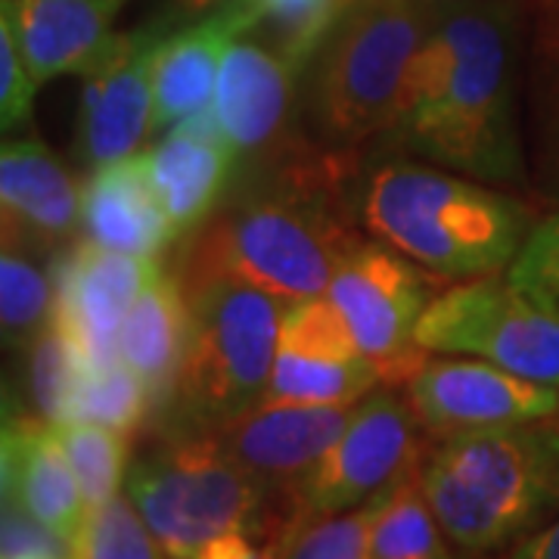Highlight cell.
Masks as SVG:
<instances>
[{
    "label": "cell",
    "mask_w": 559,
    "mask_h": 559,
    "mask_svg": "<svg viewBox=\"0 0 559 559\" xmlns=\"http://www.w3.org/2000/svg\"><path fill=\"white\" fill-rule=\"evenodd\" d=\"M417 345L436 355H476L525 380L559 385V320L495 274L429 301L417 323Z\"/></svg>",
    "instance_id": "cell-9"
},
{
    "label": "cell",
    "mask_w": 559,
    "mask_h": 559,
    "mask_svg": "<svg viewBox=\"0 0 559 559\" xmlns=\"http://www.w3.org/2000/svg\"><path fill=\"white\" fill-rule=\"evenodd\" d=\"M143 156L175 240L212 218L240 171V156L221 131L215 109L171 124Z\"/></svg>",
    "instance_id": "cell-18"
},
{
    "label": "cell",
    "mask_w": 559,
    "mask_h": 559,
    "mask_svg": "<svg viewBox=\"0 0 559 559\" xmlns=\"http://www.w3.org/2000/svg\"><path fill=\"white\" fill-rule=\"evenodd\" d=\"M382 491L348 513L326 516L301 528L283 559H370V535L380 513Z\"/></svg>",
    "instance_id": "cell-33"
},
{
    "label": "cell",
    "mask_w": 559,
    "mask_h": 559,
    "mask_svg": "<svg viewBox=\"0 0 559 559\" xmlns=\"http://www.w3.org/2000/svg\"><path fill=\"white\" fill-rule=\"evenodd\" d=\"M242 35L264 40L305 75L348 0H230Z\"/></svg>",
    "instance_id": "cell-26"
},
{
    "label": "cell",
    "mask_w": 559,
    "mask_h": 559,
    "mask_svg": "<svg viewBox=\"0 0 559 559\" xmlns=\"http://www.w3.org/2000/svg\"><path fill=\"white\" fill-rule=\"evenodd\" d=\"M3 503H13L28 520L44 525L66 544H75L87 507L75 469L62 451L60 432L38 414L3 417Z\"/></svg>",
    "instance_id": "cell-19"
},
{
    "label": "cell",
    "mask_w": 559,
    "mask_h": 559,
    "mask_svg": "<svg viewBox=\"0 0 559 559\" xmlns=\"http://www.w3.org/2000/svg\"><path fill=\"white\" fill-rule=\"evenodd\" d=\"M439 283V274L373 237L360 240L336 267L323 296L377 364L382 385H411L429 360L417 345V323Z\"/></svg>",
    "instance_id": "cell-8"
},
{
    "label": "cell",
    "mask_w": 559,
    "mask_h": 559,
    "mask_svg": "<svg viewBox=\"0 0 559 559\" xmlns=\"http://www.w3.org/2000/svg\"><path fill=\"white\" fill-rule=\"evenodd\" d=\"M419 429L411 401L401 399L399 389L385 385L360 399L345 432L296 488L293 532L299 535L311 522L355 510L414 469L423 460Z\"/></svg>",
    "instance_id": "cell-10"
},
{
    "label": "cell",
    "mask_w": 559,
    "mask_h": 559,
    "mask_svg": "<svg viewBox=\"0 0 559 559\" xmlns=\"http://www.w3.org/2000/svg\"><path fill=\"white\" fill-rule=\"evenodd\" d=\"M124 495L171 559H283L293 503L264 488L215 432H178L131 460Z\"/></svg>",
    "instance_id": "cell-3"
},
{
    "label": "cell",
    "mask_w": 559,
    "mask_h": 559,
    "mask_svg": "<svg viewBox=\"0 0 559 559\" xmlns=\"http://www.w3.org/2000/svg\"><path fill=\"white\" fill-rule=\"evenodd\" d=\"M451 544L491 557L559 516L557 417L441 439L417 466Z\"/></svg>",
    "instance_id": "cell-5"
},
{
    "label": "cell",
    "mask_w": 559,
    "mask_h": 559,
    "mask_svg": "<svg viewBox=\"0 0 559 559\" xmlns=\"http://www.w3.org/2000/svg\"><path fill=\"white\" fill-rule=\"evenodd\" d=\"M498 559H559V516L540 525L538 532L498 550Z\"/></svg>",
    "instance_id": "cell-35"
},
{
    "label": "cell",
    "mask_w": 559,
    "mask_h": 559,
    "mask_svg": "<svg viewBox=\"0 0 559 559\" xmlns=\"http://www.w3.org/2000/svg\"><path fill=\"white\" fill-rule=\"evenodd\" d=\"M53 318V277L38 255L3 249L0 255V330L3 348H28Z\"/></svg>",
    "instance_id": "cell-28"
},
{
    "label": "cell",
    "mask_w": 559,
    "mask_h": 559,
    "mask_svg": "<svg viewBox=\"0 0 559 559\" xmlns=\"http://www.w3.org/2000/svg\"><path fill=\"white\" fill-rule=\"evenodd\" d=\"M3 249L57 255L81 230V187L38 138H13L0 150Z\"/></svg>",
    "instance_id": "cell-17"
},
{
    "label": "cell",
    "mask_w": 559,
    "mask_h": 559,
    "mask_svg": "<svg viewBox=\"0 0 559 559\" xmlns=\"http://www.w3.org/2000/svg\"><path fill=\"white\" fill-rule=\"evenodd\" d=\"M432 13L423 0H348L301 79L305 134L342 153L382 140Z\"/></svg>",
    "instance_id": "cell-6"
},
{
    "label": "cell",
    "mask_w": 559,
    "mask_h": 559,
    "mask_svg": "<svg viewBox=\"0 0 559 559\" xmlns=\"http://www.w3.org/2000/svg\"><path fill=\"white\" fill-rule=\"evenodd\" d=\"M358 404L318 407L261 399L246 414L224 423L215 436L249 476L293 503L301 479L333 448Z\"/></svg>",
    "instance_id": "cell-16"
},
{
    "label": "cell",
    "mask_w": 559,
    "mask_h": 559,
    "mask_svg": "<svg viewBox=\"0 0 559 559\" xmlns=\"http://www.w3.org/2000/svg\"><path fill=\"white\" fill-rule=\"evenodd\" d=\"M84 364L72 342L62 336V330L50 320L40 336L28 345V360H25V385L32 399V414L62 423L69 414V401L75 395Z\"/></svg>",
    "instance_id": "cell-30"
},
{
    "label": "cell",
    "mask_w": 559,
    "mask_h": 559,
    "mask_svg": "<svg viewBox=\"0 0 559 559\" xmlns=\"http://www.w3.org/2000/svg\"><path fill=\"white\" fill-rule=\"evenodd\" d=\"M429 10H441V7H454V3H466V0H423Z\"/></svg>",
    "instance_id": "cell-36"
},
{
    "label": "cell",
    "mask_w": 559,
    "mask_h": 559,
    "mask_svg": "<svg viewBox=\"0 0 559 559\" xmlns=\"http://www.w3.org/2000/svg\"><path fill=\"white\" fill-rule=\"evenodd\" d=\"M240 35L242 22L230 0L200 20L168 28L153 60V134L212 109L224 53Z\"/></svg>",
    "instance_id": "cell-20"
},
{
    "label": "cell",
    "mask_w": 559,
    "mask_h": 559,
    "mask_svg": "<svg viewBox=\"0 0 559 559\" xmlns=\"http://www.w3.org/2000/svg\"><path fill=\"white\" fill-rule=\"evenodd\" d=\"M190 340V299L175 271L156 267L121 323L119 358L146 382L153 414L178 382ZM153 419V417H150Z\"/></svg>",
    "instance_id": "cell-23"
},
{
    "label": "cell",
    "mask_w": 559,
    "mask_h": 559,
    "mask_svg": "<svg viewBox=\"0 0 559 559\" xmlns=\"http://www.w3.org/2000/svg\"><path fill=\"white\" fill-rule=\"evenodd\" d=\"M377 385V364L364 355L333 301L311 296L286 305L264 399L340 407L358 404Z\"/></svg>",
    "instance_id": "cell-12"
},
{
    "label": "cell",
    "mask_w": 559,
    "mask_h": 559,
    "mask_svg": "<svg viewBox=\"0 0 559 559\" xmlns=\"http://www.w3.org/2000/svg\"><path fill=\"white\" fill-rule=\"evenodd\" d=\"M81 234L103 249L156 261L175 242L143 153L91 168L81 183Z\"/></svg>",
    "instance_id": "cell-21"
},
{
    "label": "cell",
    "mask_w": 559,
    "mask_h": 559,
    "mask_svg": "<svg viewBox=\"0 0 559 559\" xmlns=\"http://www.w3.org/2000/svg\"><path fill=\"white\" fill-rule=\"evenodd\" d=\"M13 559H50V557H13Z\"/></svg>",
    "instance_id": "cell-37"
},
{
    "label": "cell",
    "mask_w": 559,
    "mask_h": 559,
    "mask_svg": "<svg viewBox=\"0 0 559 559\" xmlns=\"http://www.w3.org/2000/svg\"><path fill=\"white\" fill-rule=\"evenodd\" d=\"M360 153L326 150L301 131L267 159L240 165L212 218L183 237V286L237 280L283 301L323 296L358 246Z\"/></svg>",
    "instance_id": "cell-1"
},
{
    "label": "cell",
    "mask_w": 559,
    "mask_h": 559,
    "mask_svg": "<svg viewBox=\"0 0 559 559\" xmlns=\"http://www.w3.org/2000/svg\"><path fill=\"white\" fill-rule=\"evenodd\" d=\"M72 559H171L140 520L128 495L103 503L87 513L79 538L72 544Z\"/></svg>",
    "instance_id": "cell-31"
},
{
    "label": "cell",
    "mask_w": 559,
    "mask_h": 559,
    "mask_svg": "<svg viewBox=\"0 0 559 559\" xmlns=\"http://www.w3.org/2000/svg\"><path fill=\"white\" fill-rule=\"evenodd\" d=\"M507 280L528 305L559 320V212L540 218L510 261Z\"/></svg>",
    "instance_id": "cell-32"
},
{
    "label": "cell",
    "mask_w": 559,
    "mask_h": 559,
    "mask_svg": "<svg viewBox=\"0 0 559 559\" xmlns=\"http://www.w3.org/2000/svg\"><path fill=\"white\" fill-rule=\"evenodd\" d=\"M53 426L60 432L62 451L75 469L87 513L119 498L128 481V469H131L128 436L119 429H109L100 423H84V419H62Z\"/></svg>",
    "instance_id": "cell-27"
},
{
    "label": "cell",
    "mask_w": 559,
    "mask_h": 559,
    "mask_svg": "<svg viewBox=\"0 0 559 559\" xmlns=\"http://www.w3.org/2000/svg\"><path fill=\"white\" fill-rule=\"evenodd\" d=\"M35 91H38V84L22 57L13 25L0 16V121H3L7 134L28 121L32 106H35Z\"/></svg>",
    "instance_id": "cell-34"
},
{
    "label": "cell",
    "mask_w": 559,
    "mask_h": 559,
    "mask_svg": "<svg viewBox=\"0 0 559 559\" xmlns=\"http://www.w3.org/2000/svg\"><path fill=\"white\" fill-rule=\"evenodd\" d=\"M528 0L441 7L407 69L382 146L485 183L525 187L520 57Z\"/></svg>",
    "instance_id": "cell-2"
},
{
    "label": "cell",
    "mask_w": 559,
    "mask_h": 559,
    "mask_svg": "<svg viewBox=\"0 0 559 559\" xmlns=\"http://www.w3.org/2000/svg\"><path fill=\"white\" fill-rule=\"evenodd\" d=\"M156 267H159L156 259L112 252L84 237L69 242L50 259V277H53L50 320L72 342L84 370H100L121 360V323Z\"/></svg>",
    "instance_id": "cell-13"
},
{
    "label": "cell",
    "mask_w": 559,
    "mask_h": 559,
    "mask_svg": "<svg viewBox=\"0 0 559 559\" xmlns=\"http://www.w3.org/2000/svg\"><path fill=\"white\" fill-rule=\"evenodd\" d=\"M128 0H0L35 84L81 75L112 40V22Z\"/></svg>",
    "instance_id": "cell-22"
},
{
    "label": "cell",
    "mask_w": 559,
    "mask_h": 559,
    "mask_svg": "<svg viewBox=\"0 0 559 559\" xmlns=\"http://www.w3.org/2000/svg\"><path fill=\"white\" fill-rule=\"evenodd\" d=\"M301 79L293 62L252 35L227 47L212 109L240 165L267 159L305 131Z\"/></svg>",
    "instance_id": "cell-15"
},
{
    "label": "cell",
    "mask_w": 559,
    "mask_h": 559,
    "mask_svg": "<svg viewBox=\"0 0 559 559\" xmlns=\"http://www.w3.org/2000/svg\"><path fill=\"white\" fill-rule=\"evenodd\" d=\"M190 340L178 382L153 414L156 436L215 432L255 407L271 382L283 311L289 301L237 280L183 286Z\"/></svg>",
    "instance_id": "cell-7"
},
{
    "label": "cell",
    "mask_w": 559,
    "mask_h": 559,
    "mask_svg": "<svg viewBox=\"0 0 559 559\" xmlns=\"http://www.w3.org/2000/svg\"><path fill=\"white\" fill-rule=\"evenodd\" d=\"M171 22H146L112 35L103 53L81 72L75 159L100 168L140 153L153 134V60Z\"/></svg>",
    "instance_id": "cell-11"
},
{
    "label": "cell",
    "mask_w": 559,
    "mask_h": 559,
    "mask_svg": "<svg viewBox=\"0 0 559 559\" xmlns=\"http://www.w3.org/2000/svg\"><path fill=\"white\" fill-rule=\"evenodd\" d=\"M528 143L538 190L559 202V0H528Z\"/></svg>",
    "instance_id": "cell-24"
},
{
    "label": "cell",
    "mask_w": 559,
    "mask_h": 559,
    "mask_svg": "<svg viewBox=\"0 0 559 559\" xmlns=\"http://www.w3.org/2000/svg\"><path fill=\"white\" fill-rule=\"evenodd\" d=\"M417 466L382 491L370 535V559H457L454 544L423 495Z\"/></svg>",
    "instance_id": "cell-25"
},
{
    "label": "cell",
    "mask_w": 559,
    "mask_h": 559,
    "mask_svg": "<svg viewBox=\"0 0 559 559\" xmlns=\"http://www.w3.org/2000/svg\"><path fill=\"white\" fill-rule=\"evenodd\" d=\"M360 227L441 280L510 267L538 224L532 205L432 162H377L358 183Z\"/></svg>",
    "instance_id": "cell-4"
},
{
    "label": "cell",
    "mask_w": 559,
    "mask_h": 559,
    "mask_svg": "<svg viewBox=\"0 0 559 559\" xmlns=\"http://www.w3.org/2000/svg\"><path fill=\"white\" fill-rule=\"evenodd\" d=\"M150 417H153V395L146 382L124 360H116L100 370H84L66 414V419L100 423L124 436L138 432Z\"/></svg>",
    "instance_id": "cell-29"
},
{
    "label": "cell",
    "mask_w": 559,
    "mask_h": 559,
    "mask_svg": "<svg viewBox=\"0 0 559 559\" xmlns=\"http://www.w3.org/2000/svg\"><path fill=\"white\" fill-rule=\"evenodd\" d=\"M414 417L432 439L557 417L554 385L525 380L488 360H426L407 385Z\"/></svg>",
    "instance_id": "cell-14"
}]
</instances>
